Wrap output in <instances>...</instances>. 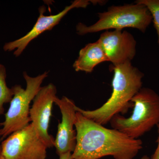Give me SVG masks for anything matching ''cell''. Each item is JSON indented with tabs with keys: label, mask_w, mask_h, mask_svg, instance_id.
I'll return each instance as SVG.
<instances>
[{
	"label": "cell",
	"mask_w": 159,
	"mask_h": 159,
	"mask_svg": "<svg viewBox=\"0 0 159 159\" xmlns=\"http://www.w3.org/2000/svg\"><path fill=\"white\" fill-rule=\"evenodd\" d=\"M77 141L73 159H134L142 148L140 139L104 127L77 111L75 122Z\"/></svg>",
	"instance_id": "6da1fadb"
},
{
	"label": "cell",
	"mask_w": 159,
	"mask_h": 159,
	"mask_svg": "<svg viewBox=\"0 0 159 159\" xmlns=\"http://www.w3.org/2000/svg\"><path fill=\"white\" fill-rule=\"evenodd\" d=\"M112 92L107 101L94 110H84L76 106L77 111L94 122L105 125L117 114L124 115L133 107L132 99L142 88L144 74L128 62L113 66Z\"/></svg>",
	"instance_id": "7a4b0ae2"
},
{
	"label": "cell",
	"mask_w": 159,
	"mask_h": 159,
	"mask_svg": "<svg viewBox=\"0 0 159 159\" xmlns=\"http://www.w3.org/2000/svg\"><path fill=\"white\" fill-rule=\"evenodd\" d=\"M131 102L133 111L130 117L117 114L109 122L112 129L139 139L159 123V95L152 89L142 88Z\"/></svg>",
	"instance_id": "3957f363"
},
{
	"label": "cell",
	"mask_w": 159,
	"mask_h": 159,
	"mask_svg": "<svg viewBox=\"0 0 159 159\" xmlns=\"http://www.w3.org/2000/svg\"><path fill=\"white\" fill-rule=\"evenodd\" d=\"M99 20L91 26L79 23L76 26L77 34L83 35L103 30L126 28L138 29L145 33L152 21L148 8L143 4L135 3L112 6L107 11L98 13Z\"/></svg>",
	"instance_id": "277c9868"
},
{
	"label": "cell",
	"mask_w": 159,
	"mask_h": 159,
	"mask_svg": "<svg viewBox=\"0 0 159 159\" xmlns=\"http://www.w3.org/2000/svg\"><path fill=\"white\" fill-rule=\"evenodd\" d=\"M48 72H45L35 77L23 73L26 83V89L16 84L11 87L13 96L9 109L5 114V121L1 123V140L6 139L12 133L22 129L31 122L30 105L41 88V84L48 77Z\"/></svg>",
	"instance_id": "5b68a950"
},
{
	"label": "cell",
	"mask_w": 159,
	"mask_h": 159,
	"mask_svg": "<svg viewBox=\"0 0 159 159\" xmlns=\"http://www.w3.org/2000/svg\"><path fill=\"white\" fill-rule=\"evenodd\" d=\"M5 159H46L47 149L33 124L12 133L1 144Z\"/></svg>",
	"instance_id": "8992f818"
},
{
	"label": "cell",
	"mask_w": 159,
	"mask_h": 159,
	"mask_svg": "<svg viewBox=\"0 0 159 159\" xmlns=\"http://www.w3.org/2000/svg\"><path fill=\"white\" fill-rule=\"evenodd\" d=\"M57 90L53 84L50 83L41 88L33 100L30 110L31 123L41 140L48 148L54 147V138L49 134L50 119Z\"/></svg>",
	"instance_id": "52a82bcc"
},
{
	"label": "cell",
	"mask_w": 159,
	"mask_h": 159,
	"mask_svg": "<svg viewBox=\"0 0 159 159\" xmlns=\"http://www.w3.org/2000/svg\"><path fill=\"white\" fill-rule=\"evenodd\" d=\"M89 2L88 0H76L57 14L50 16L44 15L45 7L41 6L39 9V16L31 31L18 39L5 43L3 50L6 52L14 51V55L19 57L30 42L45 31L52 30L70 10L75 8H86L90 3Z\"/></svg>",
	"instance_id": "ba28073f"
},
{
	"label": "cell",
	"mask_w": 159,
	"mask_h": 159,
	"mask_svg": "<svg viewBox=\"0 0 159 159\" xmlns=\"http://www.w3.org/2000/svg\"><path fill=\"white\" fill-rule=\"evenodd\" d=\"M98 40L113 66L131 62L135 56L136 41L128 31L107 30L100 35Z\"/></svg>",
	"instance_id": "9c48e42d"
},
{
	"label": "cell",
	"mask_w": 159,
	"mask_h": 159,
	"mask_svg": "<svg viewBox=\"0 0 159 159\" xmlns=\"http://www.w3.org/2000/svg\"><path fill=\"white\" fill-rule=\"evenodd\" d=\"M54 103L59 107L61 114V122L57 126L54 147L58 156L63 154L73 153L77 141V133L75 126L77 106L72 99L63 96L56 97Z\"/></svg>",
	"instance_id": "30bf717a"
},
{
	"label": "cell",
	"mask_w": 159,
	"mask_h": 159,
	"mask_svg": "<svg viewBox=\"0 0 159 159\" xmlns=\"http://www.w3.org/2000/svg\"><path fill=\"white\" fill-rule=\"evenodd\" d=\"M105 61H109L99 40L88 44L80 50L79 56L73 64L77 72L91 73L95 67Z\"/></svg>",
	"instance_id": "8fae6325"
},
{
	"label": "cell",
	"mask_w": 159,
	"mask_h": 159,
	"mask_svg": "<svg viewBox=\"0 0 159 159\" xmlns=\"http://www.w3.org/2000/svg\"><path fill=\"white\" fill-rule=\"evenodd\" d=\"M6 77V67L0 64V116L5 112L4 104L11 102L13 96L12 89L7 85Z\"/></svg>",
	"instance_id": "7c38bea8"
},
{
	"label": "cell",
	"mask_w": 159,
	"mask_h": 159,
	"mask_svg": "<svg viewBox=\"0 0 159 159\" xmlns=\"http://www.w3.org/2000/svg\"><path fill=\"white\" fill-rule=\"evenodd\" d=\"M135 3L145 5L150 11L154 27L157 34V42L159 46V0H137Z\"/></svg>",
	"instance_id": "4fadbf2b"
},
{
	"label": "cell",
	"mask_w": 159,
	"mask_h": 159,
	"mask_svg": "<svg viewBox=\"0 0 159 159\" xmlns=\"http://www.w3.org/2000/svg\"><path fill=\"white\" fill-rule=\"evenodd\" d=\"M157 126V127L158 134V136L157 139V146L155 151L154 152L153 155L152 156L150 159H159V123Z\"/></svg>",
	"instance_id": "5bb4252c"
},
{
	"label": "cell",
	"mask_w": 159,
	"mask_h": 159,
	"mask_svg": "<svg viewBox=\"0 0 159 159\" xmlns=\"http://www.w3.org/2000/svg\"><path fill=\"white\" fill-rule=\"evenodd\" d=\"M72 153L70 152H68V153L60 155L59 156V159H73Z\"/></svg>",
	"instance_id": "9a60e30c"
},
{
	"label": "cell",
	"mask_w": 159,
	"mask_h": 159,
	"mask_svg": "<svg viewBox=\"0 0 159 159\" xmlns=\"http://www.w3.org/2000/svg\"><path fill=\"white\" fill-rule=\"evenodd\" d=\"M141 159H150V158L147 155H145L142 157Z\"/></svg>",
	"instance_id": "2e32d148"
},
{
	"label": "cell",
	"mask_w": 159,
	"mask_h": 159,
	"mask_svg": "<svg viewBox=\"0 0 159 159\" xmlns=\"http://www.w3.org/2000/svg\"><path fill=\"white\" fill-rule=\"evenodd\" d=\"M1 129H0V137H1ZM1 153H2V148H1V145H0V155L1 154Z\"/></svg>",
	"instance_id": "e0dca14e"
},
{
	"label": "cell",
	"mask_w": 159,
	"mask_h": 159,
	"mask_svg": "<svg viewBox=\"0 0 159 159\" xmlns=\"http://www.w3.org/2000/svg\"><path fill=\"white\" fill-rule=\"evenodd\" d=\"M0 159H4V158L2 157V156L1 154L0 155Z\"/></svg>",
	"instance_id": "ac0fdd59"
}]
</instances>
